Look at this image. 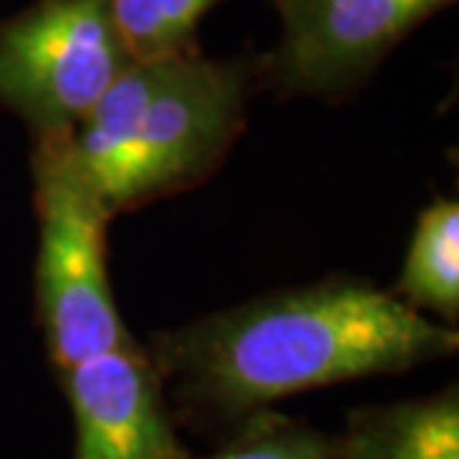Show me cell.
<instances>
[{
	"label": "cell",
	"instance_id": "4",
	"mask_svg": "<svg viewBox=\"0 0 459 459\" xmlns=\"http://www.w3.org/2000/svg\"><path fill=\"white\" fill-rule=\"evenodd\" d=\"M128 63L108 0H36L0 22V108L60 141Z\"/></svg>",
	"mask_w": 459,
	"mask_h": 459
},
{
	"label": "cell",
	"instance_id": "9",
	"mask_svg": "<svg viewBox=\"0 0 459 459\" xmlns=\"http://www.w3.org/2000/svg\"><path fill=\"white\" fill-rule=\"evenodd\" d=\"M132 60L173 57L197 48V27L224 0H108Z\"/></svg>",
	"mask_w": 459,
	"mask_h": 459
},
{
	"label": "cell",
	"instance_id": "2",
	"mask_svg": "<svg viewBox=\"0 0 459 459\" xmlns=\"http://www.w3.org/2000/svg\"><path fill=\"white\" fill-rule=\"evenodd\" d=\"M251 78L200 51L128 63L66 137L111 218L212 170L242 132Z\"/></svg>",
	"mask_w": 459,
	"mask_h": 459
},
{
	"label": "cell",
	"instance_id": "10",
	"mask_svg": "<svg viewBox=\"0 0 459 459\" xmlns=\"http://www.w3.org/2000/svg\"><path fill=\"white\" fill-rule=\"evenodd\" d=\"M215 459H337L332 445L305 429L278 427L230 447Z\"/></svg>",
	"mask_w": 459,
	"mask_h": 459
},
{
	"label": "cell",
	"instance_id": "6",
	"mask_svg": "<svg viewBox=\"0 0 459 459\" xmlns=\"http://www.w3.org/2000/svg\"><path fill=\"white\" fill-rule=\"evenodd\" d=\"M75 459H186L132 343L66 370Z\"/></svg>",
	"mask_w": 459,
	"mask_h": 459
},
{
	"label": "cell",
	"instance_id": "1",
	"mask_svg": "<svg viewBox=\"0 0 459 459\" xmlns=\"http://www.w3.org/2000/svg\"><path fill=\"white\" fill-rule=\"evenodd\" d=\"M173 346L200 391L247 409L447 355L456 332L394 292L328 281L204 319Z\"/></svg>",
	"mask_w": 459,
	"mask_h": 459
},
{
	"label": "cell",
	"instance_id": "5",
	"mask_svg": "<svg viewBox=\"0 0 459 459\" xmlns=\"http://www.w3.org/2000/svg\"><path fill=\"white\" fill-rule=\"evenodd\" d=\"M456 0H274L281 39L265 78L281 99L349 96L411 30Z\"/></svg>",
	"mask_w": 459,
	"mask_h": 459
},
{
	"label": "cell",
	"instance_id": "7",
	"mask_svg": "<svg viewBox=\"0 0 459 459\" xmlns=\"http://www.w3.org/2000/svg\"><path fill=\"white\" fill-rule=\"evenodd\" d=\"M397 299L415 310L456 316L459 310V206L436 200L418 215Z\"/></svg>",
	"mask_w": 459,
	"mask_h": 459
},
{
	"label": "cell",
	"instance_id": "8",
	"mask_svg": "<svg viewBox=\"0 0 459 459\" xmlns=\"http://www.w3.org/2000/svg\"><path fill=\"white\" fill-rule=\"evenodd\" d=\"M355 459H459L456 397L445 394L376 415L355 436Z\"/></svg>",
	"mask_w": 459,
	"mask_h": 459
},
{
	"label": "cell",
	"instance_id": "3",
	"mask_svg": "<svg viewBox=\"0 0 459 459\" xmlns=\"http://www.w3.org/2000/svg\"><path fill=\"white\" fill-rule=\"evenodd\" d=\"M39 209V310L51 355L63 367L126 346L105 269V230L111 212L81 177L60 141H36Z\"/></svg>",
	"mask_w": 459,
	"mask_h": 459
}]
</instances>
